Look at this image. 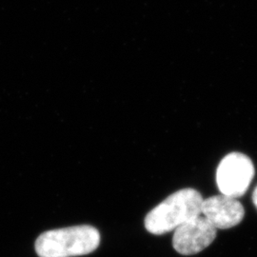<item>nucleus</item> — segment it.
<instances>
[{"label":"nucleus","mask_w":257,"mask_h":257,"mask_svg":"<svg viewBox=\"0 0 257 257\" xmlns=\"http://www.w3.org/2000/svg\"><path fill=\"white\" fill-rule=\"evenodd\" d=\"M203 197L194 189H183L168 196L145 217V228L160 235L177 229L185 222L201 215Z\"/></svg>","instance_id":"obj_1"},{"label":"nucleus","mask_w":257,"mask_h":257,"mask_svg":"<svg viewBox=\"0 0 257 257\" xmlns=\"http://www.w3.org/2000/svg\"><path fill=\"white\" fill-rule=\"evenodd\" d=\"M100 233L92 226H75L49 230L36 242L39 257H72L89 254L98 248Z\"/></svg>","instance_id":"obj_2"},{"label":"nucleus","mask_w":257,"mask_h":257,"mask_svg":"<svg viewBox=\"0 0 257 257\" xmlns=\"http://www.w3.org/2000/svg\"><path fill=\"white\" fill-rule=\"evenodd\" d=\"M254 176V166L241 153L225 156L216 171V184L221 194L238 198L248 191Z\"/></svg>","instance_id":"obj_3"},{"label":"nucleus","mask_w":257,"mask_h":257,"mask_svg":"<svg viewBox=\"0 0 257 257\" xmlns=\"http://www.w3.org/2000/svg\"><path fill=\"white\" fill-rule=\"evenodd\" d=\"M217 229L205 216L198 215L175 229L173 247L182 255H193L208 248L216 238Z\"/></svg>","instance_id":"obj_4"},{"label":"nucleus","mask_w":257,"mask_h":257,"mask_svg":"<svg viewBox=\"0 0 257 257\" xmlns=\"http://www.w3.org/2000/svg\"><path fill=\"white\" fill-rule=\"evenodd\" d=\"M201 214L216 229L227 230L242 222L245 210L237 198L220 194L203 200Z\"/></svg>","instance_id":"obj_5"},{"label":"nucleus","mask_w":257,"mask_h":257,"mask_svg":"<svg viewBox=\"0 0 257 257\" xmlns=\"http://www.w3.org/2000/svg\"><path fill=\"white\" fill-rule=\"evenodd\" d=\"M252 201H253V204H254V206L256 207L257 209V187L254 189L253 193H252Z\"/></svg>","instance_id":"obj_6"}]
</instances>
